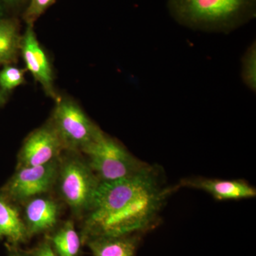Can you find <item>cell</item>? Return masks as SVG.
<instances>
[{
	"instance_id": "d6986e66",
	"label": "cell",
	"mask_w": 256,
	"mask_h": 256,
	"mask_svg": "<svg viewBox=\"0 0 256 256\" xmlns=\"http://www.w3.org/2000/svg\"><path fill=\"white\" fill-rule=\"evenodd\" d=\"M6 245L8 250V256H31L30 252H24L16 246L10 245L8 244Z\"/></svg>"
},
{
	"instance_id": "30bf717a",
	"label": "cell",
	"mask_w": 256,
	"mask_h": 256,
	"mask_svg": "<svg viewBox=\"0 0 256 256\" xmlns=\"http://www.w3.org/2000/svg\"><path fill=\"white\" fill-rule=\"evenodd\" d=\"M201 190L218 201L240 200L255 198L256 190L244 180H223L216 178H184L178 188Z\"/></svg>"
},
{
	"instance_id": "9c48e42d",
	"label": "cell",
	"mask_w": 256,
	"mask_h": 256,
	"mask_svg": "<svg viewBox=\"0 0 256 256\" xmlns=\"http://www.w3.org/2000/svg\"><path fill=\"white\" fill-rule=\"evenodd\" d=\"M44 195L34 197L24 203L22 217L30 238L53 230L60 220V204Z\"/></svg>"
},
{
	"instance_id": "5b68a950",
	"label": "cell",
	"mask_w": 256,
	"mask_h": 256,
	"mask_svg": "<svg viewBox=\"0 0 256 256\" xmlns=\"http://www.w3.org/2000/svg\"><path fill=\"white\" fill-rule=\"evenodd\" d=\"M50 122L58 134L64 150L82 153L102 132L75 102L58 96Z\"/></svg>"
},
{
	"instance_id": "44dd1931",
	"label": "cell",
	"mask_w": 256,
	"mask_h": 256,
	"mask_svg": "<svg viewBox=\"0 0 256 256\" xmlns=\"http://www.w3.org/2000/svg\"><path fill=\"white\" fill-rule=\"evenodd\" d=\"M6 101V96L3 95L1 92H0V106L2 105L4 102Z\"/></svg>"
},
{
	"instance_id": "e0dca14e",
	"label": "cell",
	"mask_w": 256,
	"mask_h": 256,
	"mask_svg": "<svg viewBox=\"0 0 256 256\" xmlns=\"http://www.w3.org/2000/svg\"><path fill=\"white\" fill-rule=\"evenodd\" d=\"M54 2L55 0H30V4L24 14V20L26 24H34Z\"/></svg>"
},
{
	"instance_id": "52a82bcc",
	"label": "cell",
	"mask_w": 256,
	"mask_h": 256,
	"mask_svg": "<svg viewBox=\"0 0 256 256\" xmlns=\"http://www.w3.org/2000/svg\"><path fill=\"white\" fill-rule=\"evenodd\" d=\"M64 151L58 134L48 122L25 139L18 152L16 168L47 164L58 159Z\"/></svg>"
},
{
	"instance_id": "9a60e30c",
	"label": "cell",
	"mask_w": 256,
	"mask_h": 256,
	"mask_svg": "<svg viewBox=\"0 0 256 256\" xmlns=\"http://www.w3.org/2000/svg\"><path fill=\"white\" fill-rule=\"evenodd\" d=\"M26 70L12 64L3 66L0 70V92L6 96L8 92L23 84L25 82Z\"/></svg>"
},
{
	"instance_id": "277c9868",
	"label": "cell",
	"mask_w": 256,
	"mask_h": 256,
	"mask_svg": "<svg viewBox=\"0 0 256 256\" xmlns=\"http://www.w3.org/2000/svg\"><path fill=\"white\" fill-rule=\"evenodd\" d=\"M100 182L132 176L148 164L131 154L120 142L102 132L82 151Z\"/></svg>"
},
{
	"instance_id": "ffe728a7",
	"label": "cell",
	"mask_w": 256,
	"mask_h": 256,
	"mask_svg": "<svg viewBox=\"0 0 256 256\" xmlns=\"http://www.w3.org/2000/svg\"><path fill=\"white\" fill-rule=\"evenodd\" d=\"M3 1L10 6H14V5L20 4L22 0H3Z\"/></svg>"
},
{
	"instance_id": "8fae6325",
	"label": "cell",
	"mask_w": 256,
	"mask_h": 256,
	"mask_svg": "<svg viewBox=\"0 0 256 256\" xmlns=\"http://www.w3.org/2000/svg\"><path fill=\"white\" fill-rule=\"evenodd\" d=\"M16 204L0 192V240L18 246L30 239L28 229Z\"/></svg>"
},
{
	"instance_id": "7402d4cb",
	"label": "cell",
	"mask_w": 256,
	"mask_h": 256,
	"mask_svg": "<svg viewBox=\"0 0 256 256\" xmlns=\"http://www.w3.org/2000/svg\"><path fill=\"white\" fill-rule=\"evenodd\" d=\"M3 15V9L2 6L1 4H0V18H2V16Z\"/></svg>"
},
{
	"instance_id": "ac0fdd59",
	"label": "cell",
	"mask_w": 256,
	"mask_h": 256,
	"mask_svg": "<svg viewBox=\"0 0 256 256\" xmlns=\"http://www.w3.org/2000/svg\"><path fill=\"white\" fill-rule=\"evenodd\" d=\"M28 252L31 256H58L47 239L38 244Z\"/></svg>"
},
{
	"instance_id": "7c38bea8",
	"label": "cell",
	"mask_w": 256,
	"mask_h": 256,
	"mask_svg": "<svg viewBox=\"0 0 256 256\" xmlns=\"http://www.w3.org/2000/svg\"><path fill=\"white\" fill-rule=\"evenodd\" d=\"M140 234L120 236H99L87 239L94 256H136Z\"/></svg>"
},
{
	"instance_id": "2e32d148",
	"label": "cell",
	"mask_w": 256,
	"mask_h": 256,
	"mask_svg": "<svg viewBox=\"0 0 256 256\" xmlns=\"http://www.w3.org/2000/svg\"><path fill=\"white\" fill-rule=\"evenodd\" d=\"M242 82L250 90L256 89V42L248 47L242 56Z\"/></svg>"
},
{
	"instance_id": "7a4b0ae2",
	"label": "cell",
	"mask_w": 256,
	"mask_h": 256,
	"mask_svg": "<svg viewBox=\"0 0 256 256\" xmlns=\"http://www.w3.org/2000/svg\"><path fill=\"white\" fill-rule=\"evenodd\" d=\"M168 6L180 24L213 33H230L256 15V0H168Z\"/></svg>"
},
{
	"instance_id": "8992f818",
	"label": "cell",
	"mask_w": 256,
	"mask_h": 256,
	"mask_svg": "<svg viewBox=\"0 0 256 256\" xmlns=\"http://www.w3.org/2000/svg\"><path fill=\"white\" fill-rule=\"evenodd\" d=\"M60 158L43 165L16 168L0 192L15 204H24L55 186Z\"/></svg>"
},
{
	"instance_id": "5bb4252c",
	"label": "cell",
	"mask_w": 256,
	"mask_h": 256,
	"mask_svg": "<svg viewBox=\"0 0 256 256\" xmlns=\"http://www.w3.org/2000/svg\"><path fill=\"white\" fill-rule=\"evenodd\" d=\"M46 239L57 256H79L82 240L72 220L66 222L60 228L48 236Z\"/></svg>"
},
{
	"instance_id": "ba28073f",
	"label": "cell",
	"mask_w": 256,
	"mask_h": 256,
	"mask_svg": "<svg viewBox=\"0 0 256 256\" xmlns=\"http://www.w3.org/2000/svg\"><path fill=\"white\" fill-rule=\"evenodd\" d=\"M20 53L26 66V70L41 84L46 95L56 100L58 96L54 84L53 70L46 53L37 40L34 24H28L24 33L22 35Z\"/></svg>"
},
{
	"instance_id": "6da1fadb",
	"label": "cell",
	"mask_w": 256,
	"mask_h": 256,
	"mask_svg": "<svg viewBox=\"0 0 256 256\" xmlns=\"http://www.w3.org/2000/svg\"><path fill=\"white\" fill-rule=\"evenodd\" d=\"M178 188L169 186L162 170L151 164L132 176L100 182L85 215L82 242L94 237L120 236L150 230L159 223L170 195Z\"/></svg>"
},
{
	"instance_id": "4fadbf2b",
	"label": "cell",
	"mask_w": 256,
	"mask_h": 256,
	"mask_svg": "<svg viewBox=\"0 0 256 256\" xmlns=\"http://www.w3.org/2000/svg\"><path fill=\"white\" fill-rule=\"evenodd\" d=\"M21 38L16 20L0 18V65L16 62L20 52Z\"/></svg>"
},
{
	"instance_id": "3957f363",
	"label": "cell",
	"mask_w": 256,
	"mask_h": 256,
	"mask_svg": "<svg viewBox=\"0 0 256 256\" xmlns=\"http://www.w3.org/2000/svg\"><path fill=\"white\" fill-rule=\"evenodd\" d=\"M100 182L79 152L64 151L60 158L57 190L75 215H86L90 210Z\"/></svg>"
}]
</instances>
